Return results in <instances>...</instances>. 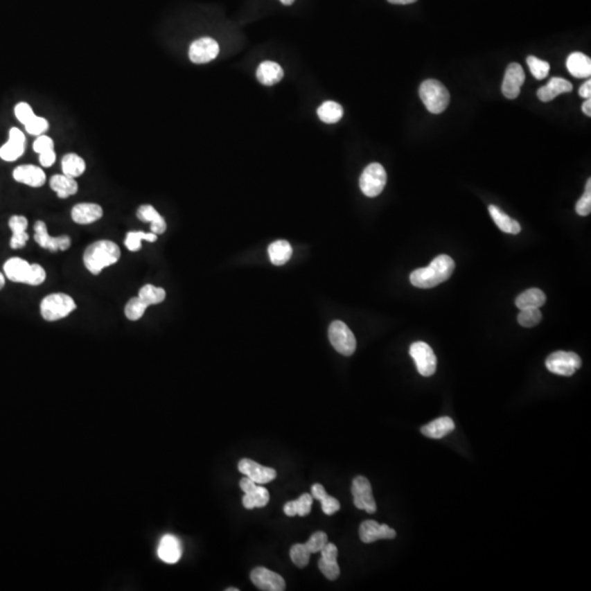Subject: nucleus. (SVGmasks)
Here are the masks:
<instances>
[{
	"label": "nucleus",
	"mask_w": 591,
	"mask_h": 591,
	"mask_svg": "<svg viewBox=\"0 0 591 591\" xmlns=\"http://www.w3.org/2000/svg\"><path fill=\"white\" fill-rule=\"evenodd\" d=\"M139 297L147 305H158L166 299V290L154 285H145L139 290Z\"/></svg>",
	"instance_id": "nucleus-37"
},
{
	"label": "nucleus",
	"mask_w": 591,
	"mask_h": 591,
	"mask_svg": "<svg viewBox=\"0 0 591 591\" xmlns=\"http://www.w3.org/2000/svg\"><path fill=\"white\" fill-rule=\"evenodd\" d=\"M158 237L154 232L130 231L126 235L125 247L132 252H137L141 249V240H146L148 242H155Z\"/></svg>",
	"instance_id": "nucleus-36"
},
{
	"label": "nucleus",
	"mask_w": 591,
	"mask_h": 591,
	"mask_svg": "<svg viewBox=\"0 0 591 591\" xmlns=\"http://www.w3.org/2000/svg\"><path fill=\"white\" fill-rule=\"evenodd\" d=\"M55 160H56V154H55L54 149L39 154V164H42L43 167H52Z\"/></svg>",
	"instance_id": "nucleus-49"
},
{
	"label": "nucleus",
	"mask_w": 591,
	"mask_h": 591,
	"mask_svg": "<svg viewBox=\"0 0 591 591\" xmlns=\"http://www.w3.org/2000/svg\"><path fill=\"white\" fill-rule=\"evenodd\" d=\"M51 188L60 198H67L78 192V183L73 177L58 175L51 177Z\"/></svg>",
	"instance_id": "nucleus-29"
},
{
	"label": "nucleus",
	"mask_w": 591,
	"mask_h": 591,
	"mask_svg": "<svg viewBox=\"0 0 591 591\" xmlns=\"http://www.w3.org/2000/svg\"><path fill=\"white\" fill-rule=\"evenodd\" d=\"M34 240L35 242L51 252H58V250L66 251L71 247V240L68 236L63 235L60 237L53 238L47 232L46 224L42 220L35 222L34 224Z\"/></svg>",
	"instance_id": "nucleus-11"
},
{
	"label": "nucleus",
	"mask_w": 591,
	"mask_h": 591,
	"mask_svg": "<svg viewBox=\"0 0 591 591\" xmlns=\"http://www.w3.org/2000/svg\"><path fill=\"white\" fill-rule=\"evenodd\" d=\"M311 495L315 500H318L322 506L323 513L331 516L339 511L341 504L336 498L332 497L326 493V488L321 484H315L311 487Z\"/></svg>",
	"instance_id": "nucleus-31"
},
{
	"label": "nucleus",
	"mask_w": 591,
	"mask_h": 591,
	"mask_svg": "<svg viewBox=\"0 0 591 591\" xmlns=\"http://www.w3.org/2000/svg\"><path fill=\"white\" fill-rule=\"evenodd\" d=\"M573 90V85L566 79L554 77L547 82V86L542 87L538 90V98L542 102L552 101L553 99L562 94H570Z\"/></svg>",
	"instance_id": "nucleus-21"
},
{
	"label": "nucleus",
	"mask_w": 591,
	"mask_h": 591,
	"mask_svg": "<svg viewBox=\"0 0 591 591\" xmlns=\"http://www.w3.org/2000/svg\"><path fill=\"white\" fill-rule=\"evenodd\" d=\"M409 355L416 364L417 371L423 377H430L435 373L437 368V358L427 343L415 342L409 347Z\"/></svg>",
	"instance_id": "nucleus-8"
},
{
	"label": "nucleus",
	"mask_w": 591,
	"mask_h": 591,
	"mask_svg": "<svg viewBox=\"0 0 591 591\" xmlns=\"http://www.w3.org/2000/svg\"><path fill=\"white\" fill-rule=\"evenodd\" d=\"M9 227L12 231L10 247L15 250L26 247V241L29 240V235L26 233L28 219L24 216H12L9 219Z\"/></svg>",
	"instance_id": "nucleus-25"
},
{
	"label": "nucleus",
	"mask_w": 591,
	"mask_h": 591,
	"mask_svg": "<svg viewBox=\"0 0 591 591\" xmlns=\"http://www.w3.org/2000/svg\"><path fill=\"white\" fill-rule=\"evenodd\" d=\"M328 543V536L324 532L318 531L311 536L310 539L306 542L303 547L309 554L320 552L323 547Z\"/></svg>",
	"instance_id": "nucleus-41"
},
{
	"label": "nucleus",
	"mask_w": 591,
	"mask_h": 591,
	"mask_svg": "<svg viewBox=\"0 0 591 591\" xmlns=\"http://www.w3.org/2000/svg\"><path fill=\"white\" fill-rule=\"evenodd\" d=\"M310 555L306 551L303 545H300V543L292 545V549H290V558H292L294 565L300 568L306 567L308 565V563L310 560Z\"/></svg>",
	"instance_id": "nucleus-42"
},
{
	"label": "nucleus",
	"mask_w": 591,
	"mask_h": 591,
	"mask_svg": "<svg viewBox=\"0 0 591 591\" xmlns=\"http://www.w3.org/2000/svg\"><path fill=\"white\" fill-rule=\"evenodd\" d=\"M15 114H16L19 122L22 123L24 126L37 116L35 113L33 112L32 107L28 103H26V102H20V103L16 105V107H15Z\"/></svg>",
	"instance_id": "nucleus-45"
},
{
	"label": "nucleus",
	"mask_w": 591,
	"mask_h": 591,
	"mask_svg": "<svg viewBox=\"0 0 591 591\" xmlns=\"http://www.w3.org/2000/svg\"><path fill=\"white\" fill-rule=\"evenodd\" d=\"M158 558L167 564H175L182 558V545L173 534H166L160 540L157 549Z\"/></svg>",
	"instance_id": "nucleus-18"
},
{
	"label": "nucleus",
	"mask_w": 591,
	"mask_h": 591,
	"mask_svg": "<svg viewBox=\"0 0 591 591\" xmlns=\"http://www.w3.org/2000/svg\"><path fill=\"white\" fill-rule=\"evenodd\" d=\"M547 301L545 292L539 288H530L526 292H521L516 298V306L520 310L524 309H536L545 305Z\"/></svg>",
	"instance_id": "nucleus-30"
},
{
	"label": "nucleus",
	"mask_w": 591,
	"mask_h": 591,
	"mask_svg": "<svg viewBox=\"0 0 591 591\" xmlns=\"http://www.w3.org/2000/svg\"><path fill=\"white\" fill-rule=\"evenodd\" d=\"M121 250L116 243L109 240H100L87 247L84 263L90 273L98 275L107 266L118 263Z\"/></svg>",
	"instance_id": "nucleus-2"
},
{
	"label": "nucleus",
	"mask_w": 591,
	"mask_h": 591,
	"mask_svg": "<svg viewBox=\"0 0 591 591\" xmlns=\"http://www.w3.org/2000/svg\"><path fill=\"white\" fill-rule=\"evenodd\" d=\"M13 179L19 183L29 185L31 188H39L46 182V175L41 168L32 164L19 166L13 171Z\"/></svg>",
	"instance_id": "nucleus-19"
},
{
	"label": "nucleus",
	"mask_w": 591,
	"mask_h": 591,
	"mask_svg": "<svg viewBox=\"0 0 591 591\" xmlns=\"http://www.w3.org/2000/svg\"><path fill=\"white\" fill-rule=\"evenodd\" d=\"M149 306L139 297H134L126 303L125 317L130 321H139L143 318Z\"/></svg>",
	"instance_id": "nucleus-38"
},
{
	"label": "nucleus",
	"mask_w": 591,
	"mask_h": 591,
	"mask_svg": "<svg viewBox=\"0 0 591 591\" xmlns=\"http://www.w3.org/2000/svg\"><path fill=\"white\" fill-rule=\"evenodd\" d=\"M579 96L581 97L585 98V99H589L591 96V81L587 80L583 86L579 88Z\"/></svg>",
	"instance_id": "nucleus-50"
},
{
	"label": "nucleus",
	"mask_w": 591,
	"mask_h": 591,
	"mask_svg": "<svg viewBox=\"0 0 591 591\" xmlns=\"http://www.w3.org/2000/svg\"><path fill=\"white\" fill-rule=\"evenodd\" d=\"M387 184V173L380 164H371L364 170L360 179L362 193L368 197H376L382 192Z\"/></svg>",
	"instance_id": "nucleus-5"
},
{
	"label": "nucleus",
	"mask_w": 591,
	"mask_h": 591,
	"mask_svg": "<svg viewBox=\"0 0 591 591\" xmlns=\"http://www.w3.org/2000/svg\"><path fill=\"white\" fill-rule=\"evenodd\" d=\"M269 256L274 265H284L292 256V247L285 240H279L269 247Z\"/></svg>",
	"instance_id": "nucleus-33"
},
{
	"label": "nucleus",
	"mask_w": 591,
	"mask_h": 591,
	"mask_svg": "<svg viewBox=\"0 0 591 591\" xmlns=\"http://www.w3.org/2000/svg\"><path fill=\"white\" fill-rule=\"evenodd\" d=\"M26 149V136L19 128L12 127L9 132V139L0 148V158L5 161H16L24 155Z\"/></svg>",
	"instance_id": "nucleus-16"
},
{
	"label": "nucleus",
	"mask_w": 591,
	"mask_h": 591,
	"mask_svg": "<svg viewBox=\"0 0 591 591\" xmlns=\"http://www.w3.org/2000/svg\"><path fill=\"white\" fill-rule=\"evenodd\" d=\"M455 430V423L448 416L439 417L421 428L423 435L432 439H441Z\"/></svg>",
	"instance_id": "nucleus-26"
},
{
	"label": "nucleus",
	"mask_w": 591,
	"mask_h": 591,
	"mask_svg": "<svg viewBox=\"0 0 591 591\" xmlns=\"http://www.w3.org/2000/svg\"><path fill=\"white\" fill-rule=\"evenodd\" d=\"M313 497L311 494H302L298 500L288 502L284 506V513L288 517L301 516L309 515L312 507Z\"/></svg>",
	"instance_id": "nucleus-32"
},
{
	"label": "nucleus",
	"mask_w": 591,
	"mask_h": 591,
	"mask_svg": "<svg viewBox=\"0 0 591 591\" xmlns=\"http://www.w3.org/2000/svg\"><path fill=\"white\" fill-rule=\"evenodd\" d=\"M388 1L394 5H409V3H415L417 0H388Z\"/></svg>",
	"instance_id": "nucleus-52"
},
{
	"label": "nucleus",
	"mask_w": 591,
	"mask_h": 591,
	"mask_svg": "<svg viewBox=\"0 0 591 591\" xmlns=\"http://www.w3.org/2000/svg\"><path fill=\"white\" fill-rule=\"evenodd\" d=\"M319 570L328 581H335L336 579H339V574H341L337 561H328L320 558Z\"/></svg>",
	"instance_id": "nucleus-43"
},
{
	"label": "nucleus",
	"mask_w": 591,
	"mask_h": 591,
	"mask_svg": "<svg viewBox=\"0 0 591 591\" xmlns=\"http://www.w3.org/2000/svg\"><path fill=\"white\" fill-rule=\"evenodd\" d=\"M455 267L456 265L452 258L446 254H441L434 258L427 267L415 270L409 275V281L412 285H414L417 288H434L443 281H448L455 271Z\"/></svg>",
	"instance_id": "nucleus-1"
},
{
	"label": "nucleus",
	"mask_w": 591,
	"mask_h": 591,
	"mask_svg": "<svg viewBox=\"0 0 591 591\" xmlns=\"http://www.w3.org/2000/svg\"><path fill=\"white\" fill-rule=\"evenodd\" d=\"M545 366L555 375L570 377L581 367V360L575 353L558 351L547 357Z\"/></svg>",
	"instance_id": "nucleus-6"
},
{
	"label": "nucleus",
	"mask_w": 591,
	"mask_h": 591,
	"mask_svg": "<svg viewBox=\"0 0 591 591\" xmlns=\"http://www.w3.org/2000/svg\"><path fill=\"white\" fill-rule=\"evenodd\" d=\"M6 284L5 276H3V274L0 273V290H3V286Z\"/></svg>",
	"instance_id": "nucleus-53"
},
{
	"label": "nucleus",
	"mask_w": 591,
	"mask_h": 591,
	"mask_svg": "<svg viewBox=\"0 0 591 591\" xmlns=\"http://www.w3.org/2000/svg\"><path fill=\"white\" fill-rule=\"evenodd\" d=\"M137 217L143 222H150L151 232L157 236L162 235L167 230V224L164 217L154 209V206L141 205L137 211Z\"/></svg>",
	"instance_id": "nucleus-24"
},
{
	"label": "nucleus",
	"mask_w": 591,
	"mask_h": 591,
	"mask_svg": "<svg viewBox=\"0 0 591 591\" xmlns=\"http://www.w3.org/2000/svg\"><path fill=\"white\" fill-rule=\"evenodd\" d=\"M343 107L334 101H326L318 109V115L322 122L328 124L339 122L343 116Z\"/></svg>",
	"instance_id": "nucleus-35"
},
{
	"label": "nucleus",
	"mask_w": 591,
	"mask_h": 591,
	"mask_svg": "<svg viewBox=\"0 0 591 591\" xmlns=\"http://www.w3.org/2000/svg\"><path fill=\"white\" fill-rule=\"evenodd\" d=\"M526 75L519 64L513 63L508 66L504 77L502 91L507 99H516L520 94V88L524 84Z\"/></svg>",
	"instance_id": "nucleus-15"
},
{
	"label": "nucleus",
	"mask_w": 591,
	"mask_h": 591,
	"mask_svg": "<svg viewBox=\"0 0 591 591\" xmlns=\"http://www.w3.org/2000/svg\"><path fill=\"white\" fill-rule=\"evenodd\" d=\"M360 537L364 543H373L381 539H394L396 532L387 524H378L375 520H366L360 524Z\"/></svg>",
	"instance_id": "nucleus-17"
},
{
	"label": "nucleus",
	"mask_w": 591,
	"mask_h": 591,
	"mask_svg": "<svg viewBox=\"0 0 591 591\" xmlns=\"http://www.w3.org/2000/svg\"><path fill=\"white\" fill-rule=\"evenodd\" d=\"M41 315L48 322L62 320L76 310L75 300L66 294H51L41 302Z\"/></svg>",
	"instance_id": "nucleus-4"
},
{
	"label": "nucleus",
	"mask_w": 591,
	"mask_h": 591,
	"mask_svg": "<svg viewBox=\"0 0 591 591\" xmlns=\"http://www.w3.org/2000/svg\"><path fill=\"white\" fill-rule=\"evenodd\" d=\"M240 487L245 492L242 498V504L247 509H253L256 507H264L270 502V493L265 487L261 486L253 482L249 477H243L240 481Z\"/></svg>",
	"instance_id": "nucleus-10"
},
{
	"label": "nucleus",
	"mask_w": 591,
	"mask_h": 591,
	"mask_svg": "<svg viewBox=\"0 0 591 591\" xmlns=\"http://www.w3.org/2000/svg\"><path fill=\"white\" fill-rule=\"evenodd\" d=\"M45 279H46V272L42 266L39 265V264H31L29 277L26 279V284L31 285V286H39V285L44 283Z\"/></svg>",
	"instance_id": "nucleus-46"
},
{
	"label": "nucleus",
	"mask_w": 591,
	"mask_h": 591,
	"mask_svg": "<svg viewBox=\"0 0 591 591\" xmlns=\"http://www.w3.org/2000/svg\"><path fill=\"white\" fill-rule=\"evenodd\" d=\"M488 211H490L491 217H492L495 224L502 231L511 233V235H518L519 232L521 231L519 222L506 215L502 209H498L497 206H488Z\"/></svg>",
	"instance_id": "nucleus-28"
},
{
	"label": "nucleus",
	"mask_w": 591,
	"mask_h": 591,
	"mask_svg": "<svg viewBox=\"0 0 591 591\" xmlns=\"http://www.w3.org/2000/svg\"><path fill=\"white\" fill-rule=\"evenodd\" d=\"M238 469L256 484H266L276 479L277 473L275 470L261 466L250 459H242L238 464Z\"/></svg>",
	"instance_id": "nucleus-14"
},
{
	"label": "nucleus",
	"mask_w": 591,
	"mask_h": 591,
	"mask_svg": "<svg viewBox=\"0 0 591 591\" xmlns=\"http://www.w3.org/2000/svg\"><path fill=\"white\" fill-rule=\"evenodd\" d=\"M256 77H258V80L260 81L261 84L265 85V86H273L283 79L284 71L279 64L267 60V62H263L258 66Z\"/></svg>",
	"instance_id": "nucleus-27"
},
{
	"label": "nucleus",
	"mask_w": 591,
	"mask_h": 591,
	"mask_svg": "<svg viewBox=\"0 0 591 591\" xmlns=\"http://www.w3.org/2000/svg\"><path fill=\"white\" fill-rule=\"evenodd\" d=\"M583 112L587 115V116H591V99H587V101L583 102Z\"/></svg>",
	"instance_id": "nucleus-51"
},
{
	"label": "nucleus",
	"mask_w": 591,
	"mask_h": 591,
	"mask_svg": "<svg viewBox=\"0 0 591 591\" xmlns=\"http://www.w3.org/2000/svg\"><path fill=\"white\" fill-rule=\"evenodd\" d=\"M30 269H31V264L20 258H9L3 265V271L7 279L15 283H24V284H26V279L29 277Z\"/></svg>",
	"instance_id": "nucleus-22"
},
{
	"label": "nucleus",
	"mask_w": 591,
	"mask_h": 591,
	"mask_svg": "<svg viewBox=\"0 0 591 591\" xmlns=\"http://www.w3.org/2000/svg\"><path fill=\"white\" fill-rule=\"evenodd\" d=\"M568 71L576 78H588L591 76V60L583 53L575 52L568 56L566 62Z\"/></svg>",
	"instance_id": "nucleus-23"
},
{
	"label": "nucleus",
	"mask_w": 591,
	"mask_h": 591,
	"mask_svg": "<svg viewBox=\"0 0 591 591\" xmlns=\"http://www.w3.org/2000/svg\"><path fill=\"white\" fill-rule=\"evenodd\" d=\"M238 590H239V589H237V588H228V589H227V591H238Z\"/></svg>",
	"instance_id": "nucleus-55"
},
{
	"label": "nucleus",
	"mask_w": 591,
	"mask_h": 591,
	"mask_svg": "<svg viewBox=\"0 0 591 591\" xmlns=\"http://www.w3.org/2000/svg\"><path fill=\"white\" fill-rule=\"evenodd\" d=\"M251 581L260 590L283 591L286 588L284 579L267 568H254L251 572Z\"/></svg>",
	"instance_id": "nucleus-13"
},
{
	"label": "nucleus",
	"mask_w": 591,
	"mask_h": 591,
	"mask_svg": "<svg viewBox=\"0 0 591 591\" xmlns=\"http://www.w3.org/2000/svg\"><path fill=\"white\" fill-rule=\"evenodd\" d=\"M527 63H528L530 71H531L534 78L538 79V80H542L549 75V64L545 60H539L536 56H529L527 58Z\"/></svg>",
	"instance_id": "nucleus-39"
},
{
	"label": "nucleus",
	"mask_w": 591,
	"mask_h": 591,
	"mask_svg": "<svg viewBox=\"0 0 591 591\" xmlns=\"http://www.w3.org/2000/svg\"><path fill=\"white\" fill-rule=\"evenodd\" d=\"M103 216L101 206L94 203H80L71 209V218L78 224H90L98 222Z\"/></svg>",
	"instance_id": "nucleus-20"
},
{
	"label": "nucleus",
	"mask_w": 591,
	"mask_h": 591,
	"mask_svg": "<svg viewBox=\"0 0 591 591\" xmlns=\"http://www.w3.org/2000/svg\"><path fill=\"white\" fill-rule=\"evenodd\" d=\"M33 149L37 154L54 149V141L46 135H39L33 143Z\"/></svg>",
	"instance_id": "nucleus-48"
},
{
	"label": "nucleus",
	"mask_w": 591,
	"mask_h": 591,
	"mask_svg": "<svg viewBox=\"0 0 591 591\" xmlns=\"http://www.w3.org/2000/svg\"><path fill=\"white\" fill-rule=\"evenodd\" d=\"M328 339L334 349L344 356H351L356 349V339L349 326L342 321H334L328 328Z\"/></svg>",
	"instance_id": "nucleus-7"
},
{
	"label": "nucleus",
	"mask_w": 591,
	"mask_h": 591,
	"mask_svg": "<svg viewBox=\"0 0 591 591\" xmlns=\"http://www.w3.org/2000/svg\"><path fill=\"white\" fill-rule=\"evenodd\" d=\"M26 130L31 135H43V133L48 130V122H47L46 118L35 116L31 122L26 124Z\"/></svg>",
	"instance_id": "nucleus-47"
},
{
	"label": "nucleus",
	"mask_w": 591,
	"mask_h": 591,
	"mask_svg": "<svg viewBox=\"0 0 591 591\" xmlns=\"http://www.w3.org/2000/svg\"><path fill=\"white\" fill-rule=\"evenodd\" d=\"M219 54V45L211 37L196 39L190 46L188 58L194 64L209 63Z\"/></svg>",
	"instance_id": "nucleus-12"
},
{
	"label": "nucleus",
	"mask_w": 591,
	"mask_h": 591,
	"mask_svg": "<svg viewBox=\"0 0 591 591\" xmlns=\"http://www.w3.org/2000/svg\"><path fill=\"white\" fill-rule=\"evenodd\" d=\"M62 169L64 175L75 179L84 175L86 171V162L77 154H67L62 160Z\"/></svg>",
	"instance_id": "nucleus-34"
},
{
	"label": "nucleus",
	"mask_w": 591,
	"mask_h": 591,
	"mask_svg": "<svg viewBox=\"0 0 591 591\" xmlns=\"http://www.w3.org/2000/svg\"><path fill=\"white\" fill-rule=\"evenodd\" d=\"M352 494L354 497V505L358 509L373 513L377 511L373 488L368 479L365 477H355L352 484Z\"/></svg>",
	"instance_id": "nucleus-9"
},
{
	"label": "nucleus",
	"mask_w": 591,
	"mask_h": 591,
	"mask_svg": "<svg viewBox=\"0 0 591 591\" xmlns=\"http://www.w3.org/2000/svg\"><path fill=\"white\" fill-rule=\"evenodd\" d=\"M419 97L432 114H441L448 107L450 94L441 81L428 79L419 87Z\"/></svg>",
	"instance_id": "nucleus-3"
},
{
	"label": "nucleus",
	"mask_w": 591,
	"mask_h": 591,
	"mask_svg": "<svg viewBox=\"0 0 591 591\" xmlns=\"http://www.w3.org/2000/svg\"><path fill=\"white\" fill-rule=\"evenodd\" d=\"M591 211V179L587 181L586 190L577 203L576 213L581 216H588Z\"/></svg>",
	"instance_id": "nucleus-44"
},
{
	"label": "nucleus",
	"mask_w": 591,
	"mask_h": 591,
	"mask_svg": "<svg viewBox=\"0 0 591 591\" xmlns=\"http://www.w3.org/2000/svg\"><path fill=\"white\" fill-rule=\"evenodd\" d=\"M281 1L283 5L290 6L292 5V3H294V1H296V0H281Z\"/></svg>",
	"instance_id": "nucleus-54"
},
{
	"label": "nucleus",
	"mask_w": 591,
	"mask_h": 591,
	"mask_svg": "<svg viewBox=\"0 0 591 591\" xmlns=\"http://www.w3.org/2000/svg\"><path fill=\"white\" fill-rule=\"evenodd\" d=\"M541 320L542 313L538 308L520 310V313L518 315V323L524 328H533V326H538Z\"/></svg>",
	"instance_id": "nucleus-40"
}]
</instances>
